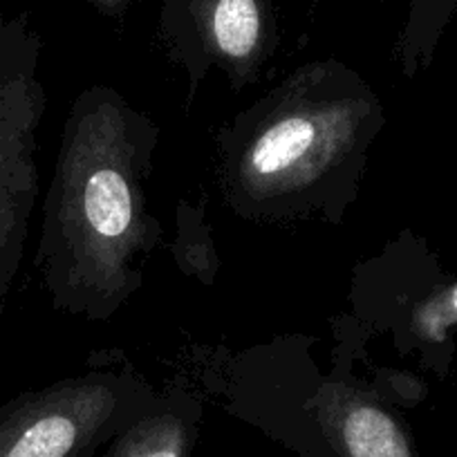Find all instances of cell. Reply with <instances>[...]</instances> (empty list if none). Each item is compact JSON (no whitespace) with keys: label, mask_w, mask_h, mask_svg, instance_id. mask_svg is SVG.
I'll return each instance as SVG.
<instances>
[{"label":"cell","mask_w":457,"mask_h":457,"mask_svg":"<svg viewBox=\"0 0 457 457\" xmlns=\"http://www.w3.org/2000/svg\"><path fill=\"white\" fill-rule=\"evenodd\" d=\"M197 420L191 403L151 408L110 442L105 457H193Z\"/></svg>","instance_id":"8992f818"},{"label":"cell","mask_w":457,"mask_h":457,"mask_svg":"<svg viewBox=\"0 0 457 457\" xmlns=\"http://www.w3.org/2000/svg\"><path fill=\"white\" fill-rule=\"evenodd\" d=\"M124 108L112 101L79 105L56 179L54 247L68 283L87 301H117L130 289V258L146 247L148 218L139 153Z\"/></svg>","instance_id":"6da1fadb"},{"label":"cell","mask_w":457,"mask_h":457,"mask_svg":"<svg viewBox=\"0 0 457 457\" xmlns=\"http://www.w3.org/2000/svg\"><path fill=\"white\" fill-rule=\"evenodd\" d=\"M164 29L227 68L249 72L274 32L271 0H164Z\"/></svg>","instance_id":"5b68a950"},{"label":"cell","mask_w":457,"mask_h":457,"mask_svg":"<svg viewBox=\"0 0 457 457\" xmlns=\"http://www.w3.org/2000/svg\"><path fill=\"white\" fill-rule=\"evenodd\" d=\"M457 12V0H411L406 29L402 37V56L406 72L424 68L433 59V52L444 29Z\"/></svg>","instance_id":"ba28073f"},{"label":"cell","mask_w":457,"mask_h":457,"mask_svg":"<svg viewBox=\"0 0 457 457\" xmlns=\"http://www.w3.org/2000/svg\"><path fill=\"white\" fill-rule=\"evenodd\" d=\"M303 415L274 426L303 457H417L406 424L361 390H323Z\"/></svg>","instance_id":"277c9868"},{"label":"cell","mask_w":457,"mask_h":457,"mask_svg":"<svg viewBox=\"0 0 457 457\" xmlns=\"http://www.w3.org/2000/svg\"><path fill=\"white\" fill-rule=\"evenodd\" d=\"M148 411L114 381H63L0 412V457H92Z\"/></svg>","instance_id":"3957f363"},{"label":"cell","mask_w":457,"mask_h":457,"mask_svg":"<svg viewBox=\"0 0 457 457\" xmlns=\"http://www.w3.org/2000/svg\"><path fill=\"white\" fill-rule=\"evenodd\" d=\"M411 328L415 343L433 363L446 368L451 359V329L457 328V278L437 283L411 312Z\"/></svg>","instance_id":"52a82bcc"},{"label":"cell","mask_w":457,"mask_h":457,"mask_svg":"<svg viewBox=\"0 0 457 457\" xmlns=\"http://www.w3.org/2000/svg\"><path fill=\"white\" fill-rule=\"evenodd\" d=\"M370 112V99L314 96L292 87L253 126L236 162V184L253 200L310 193L354 155Z\"/></svg>","instance_id":"7a4b0ae2"},{"label":"cell","mask_w":457,"mask_h":457,"mask_svg":"<svg viewBox=\"0 0 457 457\" xmlns=\"http://www.w3.org/2000/svg\"><path fill=\"white\" fill-rule=\"evenodd\" d=\"M90 3L104 14H121L130 5V0H90Z\"/></svg>","instance_id":"9c48e42d"}]
</instances>
